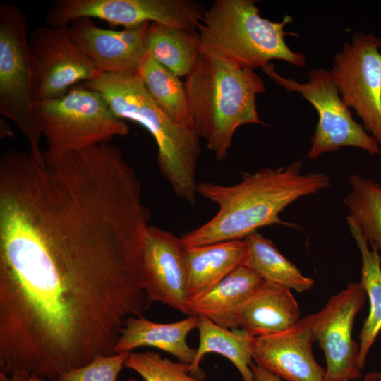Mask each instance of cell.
Returning <instances> with one entry per match:
<instances>
[{
	"label": "cell",
	"mask_w": 381,
	"mask_h": 381,
	"mask_svg": "<svg viewBox=\"0 0 381 381\" xmlns=\"http://www.w3.org/2000/svg\"><path fill=\"white\" fill-rule=\"evenodd\" d=\"M365 298L360 283H350L332 296L322 310L301 319L324 351L325 379L353 380L362 377L358 365V344L353 339L352 329Z\"/></svg>",
	"instance_id": "8fae6325"
},
{
	"label": "cell",
	"mask_w": 381,
	"mask_h": 381,
	"mask_svg": "<svg viewBox=\"0 0 381 381\" xmlns=\"http://www.w3.org/2000/svg\"><path fill=\"white\" fill-rule=\"evenodd\" d=\"M301 160L277 169L241 171V181L232 186L198 183V193L217 204L216 214L202 226L183 234V248L217 242L243 240L257 229L273 224L296 227L279 214L303 196L330 185L324 173H302Z\"/></svg>",
	"instance_id": "7a4b0ae2"
},
{
	"label": "cell",
	"mask_w": 381,
	"mask_h": 381,
	"mask_svg": "<svg viewBox=\"0 0 381 381\" xmlns=\"http://www.w3.org/2000/svg\"><path fill=\"white\" fill-rule=\"evenodd\" d=\"M199 345L190 364L191 375L200 373L199 365L204 356L216 353L228 358L238 369L243 381H255L251 370L255 337L241 329H229L199 316Z\"/></svg>",
	"instance_id": "ffe728a7"
},
{
	"label": "cell",
	"mask_w": 381,
	"mask_h": 381,
	"mask_svg": "<svg viewBox=\"0 0 381 381\" xmlns=\"http://www.w3.org/2000/svg\"><path fill=\"white\" fill-rule=\"evenodd\" d=\"M84 86L99 92L114 114L136 122L154 138L162 174L179 198L194 205L198 194L196 172L201 154L194 126L175 123L157 105L138 75L101 73Z\"/></svg>",
	"instance_id": "277c9868"
},
{
	"label": "cell",
	"mask_w": 381,
	"mask_h": 381,
	"mask_svg": "<svg viewBox=\"0 0 381 381\" xmlns=\"http://www.w3.org/2000/svg\"><path fill=\"white\" fill-rule=\"evenodd\" d=\"M263 280L241 265L216 285L188 300L190 315L202 316L222 327L238 329V313Z\"/></svg>",
	"instance_id": "2e32d148"
},
{
	"label": "cell",
	"mask_w": 381,
	"mask_h": 381,
	"mask_svg": "<svg viewBox=\"0 0 381 381\" xmlns=\"http://www.w3.org/2000/svg\"><path fill=\"white\" fill-rule=\"evenodd\" d=\"M253 0H216L198 25L200 52L241 67L262 68L272 59L303 67L306 58L287 46L284 28L291 18L272 22L262 18Z\"/></svg>",
	"instance_id": "5b68a950"
},
{
	"label": "cell",
	"mask_w": 381,
	"mask_h": 381,
	"mask_svg": "<svg viewBox=\"0 0 381 381\" xmlns=\"http://www.w3.org/2000/svg\"><path fill=\"white\" fill-rule=\"evenodd\" d=\"M138 75L152 99L171 119L181 126H194L184 84L179 77L149 56Z\"/></svg>",
	"instance_id": "cb8c5ba5"
},
{
	"label": "cell",
	"mask_w": 381,
	"mask_h": 381,
	"mask_svg": "<svg viewBox=\"0 0 381 381\" xmlns=\"http://www.w3.org/2000/svg\"><path fill=\"white\" fill-rule=\"evenodd\" d=\"M205 11L202 4L190 0H54L45 20L52 27H67L81 18L125 28L155 23L197 33Z\"/></svg>",
	"instance_id": "9c48e42d"
},
{
	"label": "cell",
	"mask_w": 381,
	"mask_h": 381,
	"mask_svg": "<svg viewBox=\"0 0 381 381\" xmlns=\"http://www.w3.org/2000/svg\"><path fill=\"white\" fill-rule=\"evenodd\" d=\"M314 341L309 328L300 319L286 331L255 337L253 359L284 381H324L325 370L312 352Z\"/></svg>",
	"instance_id": "9a60e30c"
},
{
	"label": "cell",
	"mask_w": 381,
	"mask_h": 381,
	"mask_svg": "<svg viewBox=\"0 0 381 381\" xmlns=\"http://www.w3.org/2000/svg\"><path fill=\"white\" fill-rule=\"evenodd\" d=\"M381 39L356 32L334 57L329 71L341 99L361 119L381 147Z\"/></svg>",
	"instance_id": "30bf717a"
},
{
	"label": "cell",
	"mask_w": 381,
	"mask_h": 381,
	"mask_svg": "<svg viewBox=\"0 0 381 381\" xmlns=\"http://www.w3.org/2000/svg\"><path fill=\"white\" fill-rule=\"evenodd\" d=\"M25 381H49L47 380L42 379L40 377L33 376V375H28Z\"/></svg>",
	"instance_id": "4dcf8cb0"
},
{
	"label": "cell",
	"mask_w": 381,
	"mask_h": 381,
	"mask_svg": "<svg viewBox=\"0 0 381 381\" xmlns=\"http://www.w3.org/2000/svg\"><path fill=\"white\" fill-rule=\"evenodd\" d=\"M131 352L100 355L85 365L71 369L52 381H118ZM123 381H137L129 378Z\"/></svg>",
	"instance_id": "4316f807"
},
{
	"label": "cell",
	"mask_w": 381,
	"mask_h": 381,
	"mask_svg": "<svg viewBox=\"0 0 381 381\" xmlns=\"http://www.w3.org/2000/svg\"><path fill=\"white\" fill-rule=\"evenodd\" d=\"M251 370L254 374L255 381H283L277 375L256 363H252Z\"/></svg>",
	"instance_id": "83f0119b"
},
{
	"label": "cell",
	"mask_w": 381,
	"mask_h": 381,
	"mask_svg": "<svg viewBox=\"0 0 381 381\" xmlns=\"http://www.w3.org/2000/svg\"><path fill=\"white\" fill-rule=\"evenodd\" d=\"M377 375L381 379V372H377Z\"/></svg>",
	"instance_id": "1f68e13d"
},
{
	"label": "cell",
	"mask_w": 381,
	"mask_h": 381,
	"mask_svg": "<svg viewBox=\"0 0 381 381\" xmlns=\"http://www.w3.org/2000/svg\"><path fill=\"white\" fill-rule=\"evenodd\" d=\"M140 185L79 157L19 166L0 179V373L52 381L114 346L150 309Z\"/></svg>",
	"instance_id": "6da1fadb"
},
{
	"label": "cell",
	"mask_w": 381,
	"mask_h": 381,
	"mask_svg": "<svg viewBox=\"0 0 381 381\" xmlns=\"http://www.w3.org/2000/svg\"><path fill=\"white\" fill-rule=\"evenodd\" d=\"M197 33L151 23L147 36V54L179 78L193 68L199 54Z\"/></svg>",
	"instance_id": "603a6c76"
},
{
	"label": "cell",
	"mask_w": 381,
	"mask_h": 381,
	"mask_svg": "<svg viewBox=\"0 0 381 381\" xmlns=\"http://www.w3.org/2000/svg\"><path fill=\"white\" fill-rule=\"evenodd\" d=\"M349 231L361 256L360 284L368 298L370 308L358 336V365L364 368L367 356L381 331V256L373 244H369L356 224L346 217Z\"/></svg>",
	"instance_id": "44dd1931"
},
{
	"label": "cell",
	"mask_w": 381,
	"mask_h": 381,
	"mask_svg": "<svg viewBox=\"0 0 381 381\" xmlns=\"http://www.w3.org/2000/svg\"><path fill=\"white\" fill-rule=\"evenodd\" d=\"M324 381H351V380L325 379ZM362 381H381V379L377 376V372H374V373H370L367 374Z\"/></svg>",
	"instance_id": "f546056e"
},
{
	"label": "cell",
	"mask_w": 381,
	"mask_h": 381,
	"mask_svg": "<svg viewBox=\"0 0 381 381\" xmlns=\"http://www.w3.org/2000/svg\"><path fill=\"white\" fill-rule=\"evenodd\" d=\"M351 190L344 198L349 210L347 216L359 228L369 244L381 253V185L376 181L351 174Z\"/></svg>",
	"instance_id": "d4e9b609"
},
{
	"label": "cell",
	"mask_w": 381,
	"mask_h": 381,
	"mask_svg": "<svg viewBox=\"0 0 381 381\" xmlns=\"http://www.w3.org/2000/svg\"><path fill=\"white\" fill-rule=\"evenodd\" d=\"M244 241L246 253L243 265L255 271L263 281L300 293L314 285V280L304 276L270 239L255 231Z\"/></svg>",
	"instance_id": "7402d4cb"
},
{
	"label": "cell",
	"mask_w": 381,
	"mask_h": 381,
	"mask_svg": "<svg viewBox=\"0 0 381 381\" xmlns=\"http://www.w3.org/2000/svg\"><path fill=\"white\" fill-rule=\"evenodd\" d=\"M238 327L254 337L286 331L300 320V308L290 289L265 281L241 307Z\"/></svg>",
	"instance_id": "e0dca14e"
},
{
	"label": "cell",
	"mask_w": 381,
	"mask_h": 381,
	"mask_svg": "<svg viewBox=\"0 0 381 381\" xmlns=\"http://www.w3.org/2000/svg\"><path fill=\"white\" fill-rule=\"evenodd\" d=\"M198 325V317L189 315L171 323L151 321L143 315L126 319L114 353L131 352L142 346H150L169 353L180 361L190 364L196 349L187 343L188 334Z\"/></svg>",
	"instance_id": "ac0fdd59"
},
{
	"label": "cell",
	"mask_w": 381,
	"mask_h": 381,
	"mask_svg": "<svg viewBox=\"0 0 381 381\" xmlns=\"http://www.w3.org/2000/svg\"><path fill=\"white\" fill-rule=\"evenodd\" d=\"M184 87L193 123L219 160L227 157L240 126L264 124L255 101L265 85L253 69L199 51Z\"/></svg>",
	"instance_id": "3957f363"
},
{
	"label": "cell",
	"mask_w": 381,
	"mask_h": 381,
	"mask_svg": "<svg viewBox=\"0 0 381 381\" xmlns=\"http://www.w3.org/2000/svg\"><path fill=\"white\" fill-rule=\"evenodd\" d=\"M25 14L16 5L0 4V112L16 124L30 154L43 162L38 114L40 75L27 37Z\"/></svg>",
	"instance_id": "8992f818"
},
{
	"label": "cell",
	"mask_w": 381,
	"mask_h": 381,
	"mask_svg": "<svg viewBox=\"0 0 381 381\" xmlns=\"http://www.w3.org/2000/svg\"><path fill=\"white\" fill-rule=\"evenodd\" d=\"M40 75L39 102L56 99L79 82H88L101 73L71 40L68 26H43L29 40Z\"/></svg>",
	"instance_id": "7c38bea8"
},
{
	"label": "cell",
	"mask_w": 381,
	"mask_h": 381,
	"mask_svg": "<svg viewBox=\"0 0 381 381\" xmlns=\"http://www.w3.org/2000/svg\"><path fill=\"white\" fill-rule=\"evenodd\" d=\"M274 82L289 92H297L317 110L319 116L311 147L306 157L315 159L322 155L353 147L370 155H380L381 147L363 126L353 119L349 107L339 96L329 71L320 68L309 72V80L300 83L278 74L272 64L262 68Z\"/></svg>",
	"instance_id": "ba28073f"
},
{
	"label": "cell",
	"mask_w": 381,
	"mask_h": 381,
	"mask_svg": "<svg viewBox=\"0 0 381 381\" xmlns=\"http://www.w3.org/2000/svg\"><path fill=\"white\" fill-rule=\"evenodd\" d=\"M28 375L24 370H16L11 375L9 381H25Z\"/></svg>",
	"instance_id": "f1b7e54d"
},
{
	"label": "cell",
	"mask_w": 381,
	"mask_h": 381,
	"mask_svg": "<svg viewBox=\"0 0 381 381\" xmlns=\"http://www.w3.org/2000/svg\"><path fill=\"white\" fill-rule=\"evenodd\" d=\"M244 239L184 248L188 298L208 290L243 265Z\"/></svg>",
	"instance_id": "d6986e66"
},
{
	"label": "cell",
	"mask_w": 381,
	"mask_h": 381,
	"mask_svg": "<svg viewBox=\"0 0 381 381\" xmlns=\"http://www.w3.org/2000/svg\"><path fill=\"white\" fill-rule=\"evenodd\" d=\"M142 279L151 303L160 302L190 315L184 248L180 238L148 226L143 245Z\"/></svg>",
	"instance_id": "4fadbf2b"
},
{
	"label": "cell",
	"mask_w": 381,
	"mask_h": 381,
	"mask_svg": "<svg viewBox=\"0 0 381 381\" xmlns=\"http://www.w3.org/2000/svg\"><path fill=\"white\" fill-rule=\"evenodd\" d=\"M150 23L112 30L98 27L91 18H81L70 23L68 32L100 73L135 75L148 56Z\"/></svg>",
	"instance_id": "5bb4252c"
},
{
	"label": "cell",
	"mask_w": 381,
	"mask_h": 381,
	"mask_svg": "<svg viewBox=\"0 0 381 381\" xmlns=\"http://www.w3.org/2000/svg\"><path fill=\"white\" fill-rule=\"evenodd\" d=\"M189 366L150 351L131 352L125 363L126 368L136 372L144 381H203L190 375Z\"/></svg>",
	"instance_id": "484cf974"
},
{
	"label": "cell",
	"mask_w": 381,
	"mask_h": 381,
	"mask_svg": "<svg viewBox=\"0 0 381 381\" xmlns=\"http://www.w3.org/2000/svg\"><path fill=\"white\" fill-rule=\"evenodd\" d=\"M42 135L55 155L109 143L128 134L124 120L117 117L102 95L85 86L72 87L63 96L38 103Z\"/></svg>",
	"instance_id": "52a82bcc"
}]
</instances>
